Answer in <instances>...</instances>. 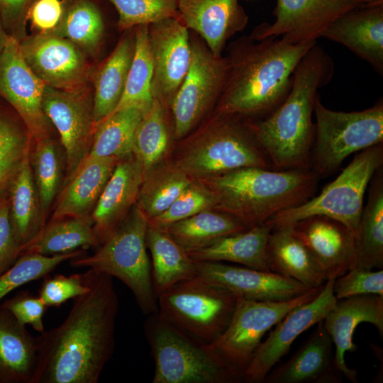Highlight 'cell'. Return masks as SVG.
<instances>
[{"instance_id": "cell-28", "label": "cell", "mask_w": 383, "mask_h": 383, "mask_svg": "<svg viewBox=\"0 0 383 383\" xmlns=\"http://www.w3.org/2000/svg\"><path fill=\"white\" fill-rule=\"evenodd\" d=\"M36 365L35 337L0 306V383H31Z\"/></svg>"}, {"instance_id": "cell-9", "label": "cell", "mask_w": 383, "mask_h": 383, "mask_svg": "<svg viewBox=\"0 0 383 383\" xmlns=\"http://www.w3.org/2000/svg\"><path fill=\"white\" fill-rule=\"evenodd\" d=\"M311 170L319 179L334 173L350 154L383 143V102L359 111H337L314 104Z\"/></svg>"}, {"instance_id": "cell-53", "label": "cell", "mask_w": 383, "mask_h": 383, "mask_svg": "<svg viewBox=\"0 0 383 383\" xmlns=\"http://www.w3.org/2000/svg\"><path fill=\"white\" fill-rule=\"evenodd\" d=\"M362 4H383V0H360Z\"/></svg>"}, {"instance_id": "cell-17", "label": "cell", "mask_w": 383, "mask_h": 383, "mask_svg": "<svg viewBox=\"0 0 383 383\" xmlns=\"http://www.w3.org/2000/svg\"><path fill=\"white\" fill-rule=\"evenodd\" d=\"M335 279H327L313 300L294 307L275 325L267 338L259 345L245 371V382H262L296 338L324 319L337 301L333 289Z\"/></svg>"}, {"instance_id": "cell-30", "label": "cell", "mask_w": 383, "mask_h": 383, "mask_svg": "<svg viewBox=\"0 0 383 383\" xmlns=\"http://www.w3.org/2000/svg\"><path fill=\"white\" fill-rule=\"evenodd\" d=\"M135 49V34L128 32L106 60L95 71L94 113L97 124L111 113L122 96Z\"/></svg>"}, {"instance_id": "cell-16", "label": "cell", "mask_w": 383, "mask_h": 383, "mask_svg": "<svg viewBox=\"0 0 383 383\" xmlns=\"http://www.w3.org/2000/svg\"><path fill=\"white\" fill-rule=\"evenodd\" d=\"M360 5V0H277L274 21L257 26L250 36L292 43L316 41L334 20Z\"/></svg>"}, {"instance_id": "cell-18", "label": "cell", "mask_w": 383, "mask_h": 383, "mask_svg": "<svg viewBox=\"0 0 383 383\" xmlns=\"http://www.w3.org/2000/svg\"><path fill=\"white\" fill-rule=\"evenodd\" d=\"M148 37L153 63L152 96L169 107L190 66L189 29L179 17H170L148 25Z\"/></svg>"}, {"instance_id": "cell-15", "label": "cell", "mask_w": 383, "mask_h": 383, "mask_svg": "<svg viewBox=\"0 0 383 383\" xmlns=\"http://www.w3.org/2000/svg\"><path fill=\"white\" fill-rule=\"evenodd\" d=\"M19 45L28 66L45 85L69 91L88 85L91 67L85 53L67 39L38 33L26 35Z\"/></svg>"}, {"instance_id": "cell-49", "label": "cell", "mask_w": 383, "mask_h": 383, "mask_svg": "<svg viewBox=\"0 0 383 383\" xmlns=\"http://www.w3.org/2000/svg\"><path fill=\"white\" fill-rule=\"evenodd\" d=\"M35 0H0V16L7 33L21 41L26 36L28 13Z\"/></svg>"}, {"instance_id": "cell-36", "label": "cell", "mask_w": 383, "mask_h": 383, "mask_svg": "<svg viewBox=\"0 0 383 383\" xmlns=\"http://www.w3.org/2000/svg\"><path fill=\"white\" fill-rule=\"evenodd\" d=\"M97 246L93 221L87 215L47 221L40 232L22 247L21 254L52 255Z\"/></svg>"}, {"instance_id": "cell-27", "label": "cell", "mask_w": 383, "mask_h": 383, "mask_svg": "<svg viewBox=\"0 0 383 383\" xmlns=\"http://www.w3.org/2000/svg\"><path fill=\"white\" fill-rule=\"evenodd\" d=\"M266 255L271 272L298 281L309 289L321 287L327 280L308 248L294 234L291 224L272 228Z\"/></svg>"}, {"instance_id": "cell-19", "label": "cell", "mask_w": 383, "mask_h": 383, "mask_svg": "<svg viewBox=\"0 0 383 383\" xmlns=\"http://www.w3.org/2000/svg\"><path fill=\"white\" fill-rule=\"evenodd\" d=\"M291 226L326 279H336L355 267L356 238L341 222L324 215H313Z\"/></svg>"}, {"instance_id": "cell-25", "label": "cell", "mask_w": 383, "mask_h": 383, "mask_svg": "<svg viewBox=\"0 0 383 383\" xmlns=\"http://www.w3.org/2000/svg\"><path fill=\"white\" fill-rule=\"evenodd\" d=\"M321 37L338 43L383 72V4H362L334 20Z\"/></svg>"}, {"instance_id": "cell-11", "label": "cell", "mask_w": 383, "mask_h": 383, "mask_svg": "<svg viewBox=\"0 0 383 383\" xmlns=\"http://www.w3.org/2000/svg\"><path fill=\"white\" fill-rule=\"evenodd\" d=\"M188 72L169 106L174 141L194 131L213 110L225 86L227 57L216 56L204 42L190 38Z\"/></svg>"}, {"instance_id": "cell-3", "label": "cell", "mask_w": 383, "mask_h": 383, "mask_svg": "<svg viewBox=\"0 0 383 383\" xmlns=\"http://www.w3.org/2000/svg\"><path fill=\"white\" fill-rule=\"evenodd\" d=\"M333 74L331 58L316 43L298 64L282 103L267 116L250 119L272 170H311L314 104Z\"/></svg>"}, {"instance_id": "cell-37", "label": "cell", "mask_w": 383, "mask_h": 383, "mask_svg": "<svg viewBox=\"0 0 383 383\" xmlns=\"http://www.w3.org/2000/svg\"><path fill=\"white\" fill-rule=\"evenodd\" d=\"M162 228L187 253L248 229L235 217L215 209L199 212Z\"/></svg>"}, {"instance_id": "cell-34", "label": "cell", "mask_w": 383, "mask_h": 383, "mask_svg": "<svg viewBox=\"0 0 383 383\" xmlns=\"http://www.w3.org/2000/svg\"><path fill=\"white\" fill-rule=\"evenodd\" d=\"M355 267H383V166L373 174L358 226Z\"/></svg>"}, {"instance_id": "cell-42", "label": "cell", "mask_w": 383, "mask_h": 383, "mask_svg": "<svg viewBox=\"0 0 383 383\" xmlns=\"http://www.w3.org/2000/svg\"><path fill=\"white\" fill-rule=\"evenodd\" d=\"M134 34L133 57L122 96L115 110L136 107L146 111L153 101V63L148 42V26L135 27Z\"/></svg>"}, {"instance_id": "cell-6", "label": "cell", "mask_w": 383, "mask_h": 383, "mask_svg": "<svg viewBox=\"0 0 383 383\" xmlns=\"http://www.w3.org/2000/svg\"><path fill=\"white\" fill-rule=\"evenodd\" d=\"M145 333L155 360L152 383H240L243 375L208 345L182 331L158 311Z\"/></svg>"}, {"instance_id": "cell-13", "label": "cell", "mask_w": 383, "mask_h": 383, "mask_svg": "<svg viewBox=\"0 0 383 383\" xmlns=\"http://www.w3.org/2000/svg\"><path fill=\"white\" fill-rule=\"evenodd\" d=\"M42 105L65 152L64 187L87 159L92 145L96 126L93 91L88 85L72 91L46 85Z\"/></svg>"}, {"instance_id": "cell-5", "label": "cell", "mask_w": 383, "mask_h": 383, "mask_svg": "<svg viewBox=\"0 0 383 383\" xmlns=\"http://www.w3.org/2000/svg\"><path fill=\"white\" fill-rule=\"evenodd\" d=\"M169 159L193 179L236 169H272L250 119L212 111L194 131L174 142Z\"/></svg>"}, {"instance_id": "cell-23", "label": "cell", "mask_w": 383, "mask_h": 383, "mask_svg": "<svg viewBox=\"0 0 383 383\" xmlns=\"http://www.w3.org/2000/svg\"><path fill=\"white\" fill-rule=\"evenodd\" d=\"M333 340L323 321L298 350L267 373L265 383H340Z\"/></svg>"}, {"instance_id": "cell-48", "label": "cell", "mask_w": 383, "mask_h": 383, "mask_svg": "<svg viewBox=\"0 0 383 383\" xmlns=\"http://www.w3.org/2000/svg\"><path fill=\"white\" fill-rule=\"evenodd\" d=\"M1 307L9 311L21 325H30L40 333L45 331L43 316L47 306L38 295L19 292L6 300Z\"/></svg>"}, {"instance_id": "cell-50", "label": "cell", "mask_w": 383, "mask_h": 383, "mask_svg": "<svg viewBox=\"0 0 383 383\" xmlns=\"http://www.w3.org/2000/svg\"><path fill=\"white\" fill-rule=\"evenodd\" d=\"M21 254L9 216L8 198L0 201V274L11 267Z\"/></svg>"}, {"instance_id": "cell-52", "label": "cell", "mask_w": 383, "mask_h": 383, "mask_svg": "<svg viewBox=\"0 0 383 383\" xmlns=\"http://www.w3.org/2000/svg\"><path fill=\"white\" fill-rule=\"evenodd\" d=\"M9 35L6 31L0 16V55L6 45Z\"/></svg>"}, {"instance_id": "cell-20", "label": "cell", "mask_w": 383, "mask_h": 383, "mask_svg": "<svg viewBox=\"0 0 383 383\" xmlns=\"http://www.w3.org/2000/svg\"><path fill=\"white\" fill-rule=\"evenodd\" d=\"M196 274L248 300L287 301L311 289L294 279L271 271L221 262H195Z\"/></svg>"}, {"instance_id": "cell-12", "label": "cell", "mask_w": 383, "mask_h": 383, "mask_svg": "<svg viewBox=\"0 0 383 383\" xmlns=\"http://www.w3.org/2000/svg\"><path fill=\"white\" fill-rule=\"evenodd\" d=\"M323 287L282 301H254L238 296L229 325L209 348L243 375L265 333L292 309L313 300Z\"/></svg>"}, {"instance_id": "cell-21", "label": "cell", "mask_w": 383, "mask_h": 383, "mask_svg": "<svg viewBox=\"0 0 383 383\" xmlns=\"http://www.w3.org/2000/svg\"><path fill=\"white\" fill-rule=\"evenodd\" d=\"M374 325L383 336V296L376 294L356 295L337 300L323 320V326L335 344L337 368L349 381L357 383V371L346 365L345 355L358 348L353 334L361 323Z\"/></svg>"}, {"instance_id": "cell-1", "label": "cell", "mask_w": 383, "mask_h": 383, "mask_svg": "<svg viewBox=\"0 0 383 383\" xmlns=\"http://www.w3.org/2000/svg\"><path fill=\"white\" fill-rule=\"evenodd\" d=\"M82 274L89 290L73 299L60 325L35 337L31 383H97L112 357L119 306L113 277L92 269Z\"/></svg>"}, {"instance_id": "cell-46", "label": "cell", "mask_w": 383, "mask_h": 383, "mask_svg": "<svg viewBox=\"0 0 383 383\" xmlns=\"http://www.w3.org/2000/svg\"><path fill=\"white\" fill-rule=\"evenodd\" d=\"M333 289L337 300L362 294L383 296V270L355 267L334 280Z\"/></svg>"}, {"instance_id": "cell-29", "label": "cell", "mask_w": 383, "mask_h": 383, "mask_svg": "<svg viewBox=\"0 0 383 383\" xmlns=\"http://www.w3.org/2000/svg\"><path fill=\"white\" fill-rule=\"evenodd\" d=\"M272 226L266 223L224 236L204 248L187 253L194 262L228 261L270 271L266 248Z\"/></svg>"}, {"instance_id": "cell-8", "label": "cell", "mask_w": 383, "mask_h": 383, "mask_svg": "<svg viewBox=\"0 0 383 383\" xmlns=\"http://www.w3.org/2000/svg\"><path fill=\"white\" fill-rule=\"evenodd\" d=\"M238 297L196 274L157 294V301L160 315L189 335L210 345L229 325Z\"/></svg>"}, {"instance_id": "cell-2", "label": "cell", "mask_w": 383, "mask_h": 383, "mask_svg": "<svg viewBox=\"0 0 383 383\" xmlns=\"http://www.w3.org/2000/svg\"><path fill=\"white\" fill-rule=\"evenodd\" d=\"M316 41L289 43L281 38L235 41L229 71L213 111L250 120L264 118L287 96L294 72Z\"/></svg>"}, {"instance_id": "cell-47", "label": "cell", "mask_w": 383, "mask_h": 383, "mask_svg": "<svg viewBox=\"0 0 383 383\" xmlns=\"http://www.w3.org/2000/svg\"><path fill=\"white\" fill-rule=\"evenodd\" d=\"M44 278L38 296L47 307H59L89 290L82 274L47 275Z\"/></svg>"}, {"instance_id": "cell-4", "label": "cell", "mask_w": 383, "mask_h": 383, "mask_svg": "<svg viewBox=\"0 0 383 383\" xmlns=\"http://www.w3.org/2000/svg\"><path fill=\"white\" fill-rule=\"evenodd\" d=\"M319 179L311 170L248 167L201 181L215 195V210L235 217L250 228L310 199Z\"/></svg>"}, {"instance_id": "cell-31", "label": "cell", "mask_w": 383, "mask_h": 383, "mask_svg": "<svg viewBox=\"0 0 383 383\" xmlns=\"http://www.w3.org/2000/svg\"><path fill=\"white\" fill-rule=\"evenodd\" d=\"M168 106L153 98L135 131L132 154L140 165L143 176L169 158L174 145Z\"/></svg>"}, {"instance_id": "cell-40", "label": "cell", "mask_w": 383, "mask_h": 383, "mask_svg": "<svg viewBox=\"0 0 383 383\" xmlns=\"http://www.w3.org/2000/svg\"><path fill=\"white\" fill-rule=\"evenodd\" d=\"M62 18L52 32L67 39L85 54L94 55L103 38L104 24L101 13L91 0H63Z\"/></svg>"}, {"instance_id": "cell-38", "label": "cell", "mask_w": 383, "mask_h": 383, "mask_svg": "<svg viewBox=\"0 0 383 383\" xmlns=\"http://www.w3.org/2000/svg\"><path fill=\"white\" fill-rule=\"evenodd\" d=\"M31 135L17 113L0 102V201L8 198L9 189L23 163L29 156Z\"/></svg>"}, {"instance_id": "cell-32", "label": "cell", "mask_w": 383, "mask_h": 383, "mask_svg": "<svg viewBox=\"0 0 383 383\" xmlns=\"http://www.w3.org/2000/svg\"><path fill=\"white\" fill-rule=\"evenodd\" d=\"M9 216L16 240L22 247L47 223L34 181L29 156L23 163L9 189Z\"/></svg>"}, {"instance_id": "cell-14", "label": "cell", "mask_w": 383, "mask_h": 383, "mask_svg": "<svg viewBox=\"0 0 383 383\" xmlns=\"http://www.w3.org/2000/svg\"><path fill=\"white\" fill-rule=\"evenodd\" d=\"M45 86L26 62L19 42L9 35L0 55V98L22 119L33 142L54 136L42 105Z\"/></svg>"}, {"instance_id": "cell-43", "label": "cell", "mask_w": 383, "mask_h": 383, "mask_svg": "<svg viewBox=\"0 0 383 383\" xmlns=\"http://www.w3.org/2000/svg\"><path fill=\"white\" fill-rule=\"evenodd\" d=\"M85 253L84 249H77L52 255L21 254L11 267L0 274V301L21 286L44 278L65 261Z\"/></svg>"}, {"instance_id": "cell-35", "label": "cell", "mask_w": 383, "mask_h": 383, "mask_svg": "<svg viewBox=\"0 0 383 383\" xmlns=\"http://www.w3.org/2000/svg\"><path fill=\"white\" fill-rule=\"evenodd\" d=\"M29 161L43 213L48 221L64 184L67 171L65 152L60 140L54 136L45 138L33 142Z\"/></svg>"}, {"instance_id": "cell-33", "label": "cell", "mask_w": 383, "mask_h": 383, "mask_svg": "<svg viewBox=\"0 0 383 383\" xmlns=\"http://www.w3.org/2000/svg\"><path fill=\"white\" fill-rule=\"evenodd\" d=\"M145 243L152 256L156 296L177 282L196 274L195 262L164 228L148 223Z\"/></svg>"}, {"instance_id": "cell-41", "label": "cell", "mask_w": 383, "mask_h": 383, "mask_svg": "<svg viewBox=\"0 0 383 383\" xmlns=\"http://www.w3.org/2000/svg\"><path fill=\"white\" fill-rule=\"evenodd\" d=\"M145 112L136 107L123 108L96 124L92 145L85 160L105 157L121 159L131 155L135 131Z\"/></svg>"}, {"instance_id": "cell-51", "label": "cell", "mask_w": 383, "mask_h": 383, "mask_svg": "<svg viewBox=\"0 0 383 383\" xmlns=\"http://www.w3.org/2000/svg\"><path fill=\"white\" fill-rule=\"evenodd\" d=\"M63 12V0H35L29 9L28 21L38 33L50 32L58 25Z\"/></svg>"}, {"instance_id": "cell-26", "label": "cell", "mask_w": 383, "mask_h": 383, "mask_svg": "<svg viewBox=\"0 0 383 383\" xmlns=\"http://www.w3.org/2000/svg\"><path fill=\"white\" fill-rule=\"evenodd\" d=\"M118 160L115 157L85 160L59 193L49 221L90 215Z\"/></svg>"}, {"instance_id": "cell-10", "label": "cell", "mask_w": 383, "mask_h": 383, "mask_svg": "<svg viewBox=\"0 0 383 383\" xmlns=\"http://www.w3.org/2000/svg\"><path fill=\"white\" fill-rule=\"evenodd\" d=\"M383 166V143L358 152L348 165L316 196L274 215L265 223L273 227L291 224L313 215H324L346 226L357 239L365 191Z\"/></svg>"}, {"instance_id": "cell-7", "label": "cell", "mask_w": 383, "mask_h": 383, "mask_svg": "<svg viewBox=\"0 0 383 383\" xmlns=\"http://www.w3.org/2000/svg\"><path fill=\"white\" fill-rule=\"evenodd\" d=\"M148 220L136 204L90 255L70 260L73 267H87L120 279L132 292L144 314L158 311L145 243Z\"/></svg>"}, {"instance_id": "cell-39", "label": "cell", "mask_w": 383, "mask_h": 383, "mask_svg": "<svg viewBox=\"0 0 383 383\" xmlns=\"http://www.w3.org/2000/svg\"><path fill=\"white\" fill-rule=\"evenodd\" d=\"M192 180L167 158L145 176L136 206L148 220L156 217L171 206Z\"/></svg>"}, {"instance_id": "cell-24", "label": "cell", "mask_w": 383, "mask_h": 383, "mask_svg": "<svg viewBox=\"0 0 383 383\" xmlns=\"http://www.w3.org/2000/svg\"><path fill=\"white\" fill-rule=\"evenodd\" d=\"M143 179L142 169L133 154L118 159L90 214L98 246L136 204Z\"/></svg>"}, {"instance_id": "cell-22", "label": "cell", "mask_w": 383, "mask_h": 383, "mask_svg": "<svg viewBox=\"0 0 383 383\" xmlns=\"http://www.w3.org/2000/svg\"><path fill=\"white\" fill-rule=\"evenodd\" d=\"M177 11L187 28L198 33L218 57L227 40L245 29L248 21L239 0H179Z\"/></svg>"}, {"instance_id": "cell-44", "label": "cell", "mask_w": 383, "mask_h": 383, "mask_svg": "<svg viewBox=\"0 0 383 383\" xmlns=\"http://www.w3.org/2000/svg\"><path fill=\"white\" fill-rule=\"evenodd\" d=\"M118 13L119 30L150 25L164 18L179 17V0H108Z\"/></svg>"}, {"instance_id": "cell-45", "label": "cell", "mask_w": 383, "mask_h": 383, "mask_svg": "<svg viewBox=\"0 0 383 383\" xmlns=\"http://www.w3.org/2000/svg\"><path fill=\"white\" fill-rule=\"evenodd\" d=\"M216 204L215 195L209 187L201 180L193 179L165 211L148 223L164 228L199 212L214 209Z\"/></svg>"}]
</instances>
